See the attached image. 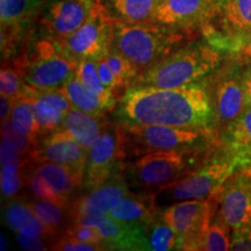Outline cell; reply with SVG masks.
Segmentation results:
<instances>
[{
    "mask_svg": "<svg viewBox=\"0 0 251 251\" xmlns=\"http://www.w3.org/2000/svg\"><path fill=\"white\" fill-rule=\"evenodd\" d=\"M114 120L124 125H159L208 131L218 128L206 78L177 89L128 87L118 100Z\"/></svg>",
    "mask_w": 251,
    "mask_h": 251,
    "instance_id": "obj_1",
    "label": "cell"
},
{
    "mask_svg": "<svg viewBox=\"0 0 251 251\" xmlns=\"http://www.w3.org/2000/svg\"><path fill=\"white\" fill-rule=\"evenodd\" d=\"M194 31L152 23L126 24L114 21L112 49L125 56L139 76L192 40Z\"/></svg>",
    "mask_w": 251,
    "mask_h": 251,
    "instance_id": "obj_2",
    "label": "cell"
},
{
    "mask_svg": "<svg viewBox=\"0 0 251 251\" xmlns=\"http://www.w3.org/2000/svg\"><path fill=\"white\" fill-rule=\"evenodd\" d=\"M225 54L206 39L191 40L137 77L133 85L177 89L205 79L224 64ZM131 85V86H133Z\"/></svg>",
    "mask_w": 251,
    "mask_h": 251,
    "instance_id": "obj_3",
    "label": "cell"
},
{
    "mask_svg": "<svg viewBox=\"0 0 251 251\" xmlns=\"http://www.w3.org/2000/svg\"><path fill=\"white\" fill-rule=\"evenodd\" d=\"M214 144L146 153L125 164L126 179L133 192L153 194L199 168L214 152Z\"/></svg>",
    "mask_w": 251,
    "mask_h": 251,
    "instance_id": "obj_4",
    "label": "cell"
},
{
    "mask_svg": "<svg viewBox=\"0 0 251 251\" xmlns=\"http://www.w3.org/2000/svg\"><path fill=\"white\" fill-rule=\"evenodd\" d=\"M247 170L240 158L220 144L199 168L153 193V200L156 206L162 209L171 203L185 200L208 199L219 193L229 178L237 172Z\"/></svg>",
    "mask_w": 251,
    "mask_h": 251,
    "instance_id": "obj_5",
    "label": "cell"
},
{
    "mask_svg": "<svg viewBox=\"0 0 251 251\" xmlns=\"http://www.w3.org/2000/svg\"><path fill=\"white\" fill-rule=\"evenodd\" d=\"M13 62L23 71L27 85L39 91L62 89L76 75L78 67L76 59L50 36L36 40Z\"/></svg>",
    "mask_w": 251,
    "mask_h": 251,
    "instance_id": "obj_6",
    "label": "cell"
},
{
    "mask_svg": "<svg viewBox=\"0 0 251 251\" xmlns=\"http://www.w3.org/2000/svg\"><path fill=\"white\" fill-rule=\"evenodd\" d=\"M200 31L224 54L247 52L251 48V0H215Z\"/></svg>",
    "mask_w": 251,
    "mask_h": 251,
    "instance_id": "obj_7",
    "label": "cell"
},
{
    "mask_svg": "<svg viewBox=\"0 0 251 251\" xmlns=\"http://www.w3.org/2000/svg\"><path fill=\"white\" fill-rule=\"evenodd\" d=\"M120 126L127 158L140 157L156 151L214 144L212 140L214 131L159 125L120 124Z\"/></svg>",
    "mask_w": 251,
    "mask_h": 251,
    "instance_id": "obj_8",
    "label": "cell"
},
{
    "mask_svg": "<svg viewBox=\"0 0 251 251\" xmlns=\"http://www.w3.org/2000/svg\"><path fill=\"white\" fill-rule=\"evenodd\" d=\"M126 159L121 126L115 121L107 122L99 139L89 149L83 184L85 191L98 187L124 171Z\"/></svg>",
    "mask_w": 251,
    "mask_h": 251,
    "instance_id": "obj_9",
    "label": "cell"
},
{
    "mask_svg": "<svg viewBox=\"0 0 251 251\" xmlns=\"http://www.w3.org/2000/svg\"><path fill=\"white\" fill-rule=\"evenodd\" d=\"M218 127L225 128L247 108L242 83V63H225L206 77Z\"/></svg>",
    "mask_w": 251,
    "mask_h": 251,
    "instance_id": "obj_10",
    "label": "cell"
},
{
    "mask_svg": "<svg viewBox=\"0 0 251 251\" xmlns=\"http://www.w3.org/2000/svg\"><path fill=\"white\" fill-rule=\"evenodd\" d=\"M113 27L114 20L106 11L101 0H98L85 24L58 43L77 62L85 58L96 59L111 49Z\"/></svg>",
    "mask_w": 251,
    "mask_h": 251,
    "instance_id": "obj_11",
    "label": "cell"
},
{
    "mask_svg": "<svg viewBox=\"0 0 251 251\" xmlns=\"http://www.w3.org/2000/svg\"><path fill=\"white\" fill-rule=\"evenodd\" d=\"M218 194L203 200H185L161 209L163 220L180 238L179 250H194V246L214 219Z\"/></svg>",
    "mask_w": 251,
    "mask_h": 251,
    "instance_id": "obj_12",
    "label": "cell"
},
{
    "mask_svg": "<svg viewBox=\"0 0 251 251\" xmlns=\"http://www.w3.org/2000/svg\"><path fill=\"white\" fill-rule=\"evenodd\" d=\"M214 218L231 230L251 224V170L237 172L226 181L218 193Z\"/></svg>",
    "mask_w": 251,
    "mask_h": 251,
    "instance_id": "obj_13",
    "label": "cell"
},
{
    "mask_svg": "<svg viewBox=\"0 0 251 251\" xmlns=\"http://www.w3.org/2000/svg\"><path fill=\"white\" fill-rule=\"evenodd\" d=\"M72 224L92 226L98 229L102 236L105 250H151L149 226L122 222L109 215L83 216Z\"/></svg>",
    "mask_w": 251,
    "mask_h": 251,
    "instance_id": "obj_14",
    "label": "cell"
},
{
    "mask_svg": "<svg viewBox=\"0 0 251 251\" xmlns=\"http://www.w3.org/2000/svg\"><path fill=\"white\" fill-rule=\"evenodd\" d=\"M45 2L46 0H0L2 61L14 55L25 31L40 17Z\"/></svg>",
    "mask_w": 251,
    "mask_h": 251,
    "instance_id": "obj_15",
    "label": "cell"
},
{
    "mask_svg": "<svg viewBox=\"0 0 251 251\" xmlns=\"http://www.w3.org/2000/svg\"><path fill=\"white\" fill-rule=\"evenodd\" d=\"M94 5L80 0H46L40 14V24L47 36L63 41L85 24Z\"/></svg>",
    "mask_w": 251,
    "mask_h": 251,
    "instance_id": "obj_16",
    "label": "cell"
},
{
    "mask_svg": "<svg viewBox=\"0 0 251 251\" xmlns=\"http://www.w3.org/2000/svg\"><path fill=\"white\" fill-rule=\"evenodd\" d=\"M130 191L125 172H119L70 203V224L83 216L107 215Z\"/></svg>",
    "mask_w": 251,
    "mask_h": 251,
    "instance_id": "obj_17",
    "label": "cell"
},
{
    "mask_svg": "<svg viewBox=\"0 0 251 251\" xmlns=\"http://www.w3.org/2000/svg\"><path fill=\"white\" fill-rule=\"evenodd\" d=\"M215 0H161L151 23L178 29H201Z\"/></svg>",
    "mask_w": 251,
    "mask_h": 251,
    "instance_id": "obj_18",
    "label": "cell"
},
{
    "mask_svg": "<svg viewBox=\"0 0 251 251\" xmlns=\"http://www.w3.org/2000/svg\"><path fill=\"white\" fill-rule=\"evenodd\" d=\"M87 155L89 150L81 147L64 128H59L41 137L34 163L55 162L85 172Z\"/></svg>",
    "mask_w": 251,
    "mask_h": 251,
    "instance_id": "obj_19",
    "label": "cell"
},
{
    "mask_svg": "<svg viewBox=\"0 0 251 251\" xmlns=\"http://www.w3.org/2000/svg\"><path fill=\"white\" fill-rule=\"evenodd\" d=\"M5 222L12 230L25 236L56 240L58 236L52 233L33 212L29 202L13 198L9 199L5 207Z\"/></svg>",
    "mask_w": 251,
    "mask_h": 251,
    "instance_id": "obj_20",
    "label": "cell"
},
{
    "mask_svg": "<svg viewBox=\"0 0 251 251\" xmlns=\"http://www.w3.org/2000/svg\"><path fill=\"white\" fill-rule=\"evenodd\" d=\"M33 168L42 176L57 194L59 201L70 205V199L84 184V172L55 162L33 163Z\"/></svg>",
    "mask_w": 251,
    "mask_h": 251,
    "instance_id": "obj_21",
    "label": "cell"
},
{
    "mask_svg": "<svg viewBox=\"0 0 251 251\" xmlns=\"http://www.w3.org/2000/svg\"><path fill=\"white\" fill-rule=\"evenodd\" d=\"M220 144L240 158L251 170V108L247 107L236 119L221 129Z\"/></svg>",
    "mask_w": 251,
    "mask_h": 251,
    "instance_id": "obj_22",
    "label": "cell"
},
{
    "mask_svg": "<svg viewBox=\"0 0 251 251\" xmlns=\"http://www.w3.org/2000/svg\"><path fill=\"white\" fill-rule=\"evenodd\" d=\"M159 212L161 209L156 206L153 194L130 191L107 215L122 222L150 226Z\"/></svg>",
    "mask_w": 251,
    "mask_h": 251,
    "instance_id": "obj_23",
    "label": "cell"
},
{
    "mask_svg": "<svg viewBox=\"0 0 251 251\" xmlns=\"http://www.w3.org/2000/svg\"><path fill=\"white\" fill-rule=\"evenodd\" d=\"M107 122L106 118L96 117L72 107L65 114L62 128H64L81 147L89 150L99 139Z\"/></svg>",
    "mask_w": 251,
    "mask_h": 251,
    "instance_id": "obj_24",
    "label": "cell"
},
{
    "mask_svg": "<svg viewBox=\"0 0 251 251\" xmlns=\"http://www.w3.org/2000/svg\"><path fill=\"white\" fill-rule=\"evenodd\" d=\"M161 0H106V11L114 21L126 24L151 23Z\"/></svg>",
    "mask_w": 251,
    "mask_h": 251,
    "instance_id": "obj_25",
    "label": "cell"
},
{
    "mask_svg": "<svg viewBox=\"0 0 251 251\" xmlns=\"http://www.w3.org/2000/svg\"><path fill=\"white\" fill-rule=\"evenodd\" d=\"M76 74L81 83L100 99L106 112H114L117 107L118 98L100 79L96 59L85 58L78 62Z\"/></svg>",
    "mask_w": 251,
    "mask_h": 251,
    "instance_id": "obj_26",
    "label": "cell"
},
{
    "mask_svg": "<svg viewBox=\"0 0 251 251\" xmlns=\"http://www.w3.org/2000/svg\"><path fill=\"white\" fill-rule=\"evenodd\" d=\"M29 202V206L37 218L57 236L63 234L62 228H67L70 225V205L55 200L35 199Z\"/></svg>",
    "mask_w": 251,
    "mask_h": 251,
    "instance_id": "obj_27",
    "label": "cell"
},
{
    "mask_svg": "<svg viewBox=\"0 0 251 251\" xmlns=\"http://www.w3.org/2000/svg\"><path fill=\"white\" fill-rule=\"evenodd\" d=\"M62 90L67 94L72 107L90 113V114L96 115V117L106 118L107 112L103 108L100 99L81 83V80L77 76V74L75 76H72L64 84Z\"/></svg>",
    "mask_w": 251,
    "mask_h": 251,
    "instance_id": "obj_28",
    "label": "cell"
},
{
    "mask_svg": "<svg viewBox=\"0 0 251 251\" xmlns=\"http://www.w3.org/2000/svg\"><path fill=\"white\" fill-rule=\"evenodd\" d=\"M25 91L29 96L31 103H33L34 113H35L36 121L40 127L41 137L62 128L63 122H64L65 113H63L61 109L55 107L51 103L37 98L35 93H34L33 87L27 85Z\"/></svg>",
    "mask_w": 251,
    "mask_h": 251,
    "instance_id": "obj_29",
    "label": "cell"
},
{
    "mask_svg": "<svg viewBox=\"0 0 251 251\" xmlns=\"http://www.w3.org/2000/svg\"><path fill=\"white\" fill-rule=\"evenodd\" d=\"M11 121L20 133L41 139L40 127L36 121L35 113H34L33 103L26 91H24L20 97L14 99Z\"/></svg>",
    "mask_w": 251,
    "mask_h": 251,
    "instance_id": "obj_30",
    "label": "cell"
},
{
    "mask_svg": "<svg viewBox=\"0 0 251 251\" xmlns=\"http://www.w3.org/2000/svg\"><path fill=\"white\" fill-rule=\"evenodd\" d=\"M231 230L225 222L214 218L211 225L198 238L194 250L226 251L230 250Z\"/></svg>",
    "mask_w": 251,
    "mask_h": 251,
    "instance_id": "obj_31",
    "label": "cell"
},
{
    "mask_svg": "<svg viewBox=\"0 0 251 251\" xmlns=\"http://www.w3.org/2000/svg\"><path fill=\"white\" fill-rule=\"evenodd\" d=\"M149 242L153 251L179 250L180 238L178 234L159 215L149 226Z\"/></svg>",
    "mask_w": 251,
    "mask_h": 251,
    "instance_id": "obj_32",
    "label": "cell"
},
{
    "mask_svg": "<svg viewBox=\"0 0 251 251\" xmlns=\"http://www.w3.org/2000/svg\"><path fill=\"white\" fill-rule=\"evenodd\" d=\"M27 84L23 71L13 61H2L0 71V93L1 97L17 99L24 93Z\"/></svg>",
    "mask_w": 251,
    "mask_h": 251,
    "instance_id": "obj_33",
    "label": "cell"
},
{
    "mask_svg": "<svg viewBox=\"0 0 251 251\" xmlns=\"http://www.w3.org/2000/svg\"><path fill=\"white\" fill-rule=\"evenodd\" d=\"M106 59H107L109 68L117 78L119 86L122 93L126 92L128 87H130L139 77V71L125 56L119 54L114 49H109L106 51ZM124 96V94H122ZM121 96V97H122Z\"/></svg>",
    "mask_w": 251,
    "mask_h": 251,
    "instance_id": "obj_34",
    "label": "cell"
},
{
    "mask_svg": "<svg viewBox=\"0 0 251 251\" xmlns=\"http://www.w3.org/2000/svg\"><path fill=\"white\" fill-rule=\"evenodd\" d=\"M1 139L11 141V142L17 147V149L21 155L26 157L27 159H29L31 163H34L40 139H36V137L33 136H28L26 134L20 133V131L14 127L11 119H8V120H6L1 124Z\"/></svg>",
    "mask_w": 251,
    "mask_h": 251,
    "instance_id": "obj_35",
    "label": "cell"
},
{
    "mask_svg": "<svg viewBox=\"0 0 251 251\" xmlns=\"http://www.w3.org/2000/svg\"><path fill=\"white\" fill-rule=\"evenodd\" d=\"M26 169L17 166L1 165V193L6 199H13L24 185V172Z\"/></svg>",
    "mask_w": 251,
    "mask_h": 251,
    "instance_id": "obj_36",
    "label": "cell"
},
{
    "mask_svg": "<svg viewBox=\"0 0 251 251\" xmlns=\"http://www.w3.org/2000/svg\"><path fill=\"white\" fill-rule=\"evenodd\" d=\"M27 186L29 188V192L33 194V197L35 199H46L59 201L57 194L55 193V191L48 184V181L34 168L27 175Z\"/></svg>",
    "mask_w": 251,
    "mask_h": 251,
    "instance_id": "obj_37",
    "label": "cell"
},
{
    "mask_svg": "<svg viewBox=\"0 0 251 251\" xmlns=\"http://www.w3.org/2000/svg\"><path fill=\"white\" fill-rule=\"evenodd\" d=\"M65 234L71 235V236L78 238V240L84 241V242L93 244V246L101 248L102 250H105L103 248V240L100 231L96 227L92 226H83V225H77V224H71L69 225L67 230L64 231Z\"/></svg>",
    "mask_w": 251,
    "mask_h": 251,
    "instance_id": "obj_38",
    "label": "cell"
},
{
    "mask_svg": "<svg viewBox=\"0 0 251 251\" xmlns=\"http://www.w3.org/2000/svg\"><path fill=\"white\" fill-rule=\"evenodd\" d=\"M50 249L56 251H97L102 250L101 248L86 243L84 241L63 233L56 238L55 242L50 244Z\"/></svg>",
    "mask_w": 251,
    "mask_h": 251,
    "instance_id": "obj_39",
    "label": "cell"
},
{
    "mask_svg": "<svg viewBox=\"0 0 251 251\" xmlns=\"http://www.w3.org/2000/svg\"><path fill=\"white\" fill-rule=\"evenodd\" d=\"M105 54H102L101 56H99L98 58H96L98 74L100 76V79L102 80V83L105 84V85L107 86L113 93H114V96L117 97V98H119V97H120V92H121L120 86H119L118 80H117V78H115L114 74H113L112 69L109 68L108 62H107V59H106Z\"/></svg>",
    "mask_w": 251,
    "mask_h": 251,
    "instance_id": "obj_40",
    "label": "cell"
},
{
    "mask_svg": "<svg viewBox=\"0 0 251 251\" xmlns=\"http://www.w3.org/2000/svg\"><path fill=\"white\" fill-rule=\"evenodd\" d=\"M230 250L251 251V224L231 231Z\"/></svg>",
    "mask_w": 251,
    "mask_h": 251,
    "instance_id": "obj_41",
    "label": "cell"
},
{
    "mask_svg": "<svg viewBox=\"0 0 251 251\" xmlns=\"http://www.w3.org/2000/svg\"><path fill=\"white\" fill-rule=\"evenodd\" d=\"M17 240L21 249L28 251H45L48 250V243L47 240L37 237L25 236L23 234H17Z\"/></svg>",
    "mask_w": 251,
    "mask_h": 251,
    "instance_id": "obj_42",
    "label": "cell"
},
{
    "mask_svg": "<svg viewBox=\"0 0 251 251\" xmlns=\"http://www.w3.org/2000/svg\"><path fill=\"white\" fill-rule=\"evenodd\" d=\"M242 83L247 107L251 108V61L242 63Z\"/></svg>",
    "mask_w": 251,
    "mask_h": 251,
    "instance_id": "obj_43",
    "label": "cell"
},
{
    "mask_svg": "<svg viewBox=\"0 0 251 251\" xmlns=\"http://www.w3.org/2000/svg\"><path fill=\"white\" fill-rule=\"evenodd\" d=\"M13 105L14 99L7 98V97H1V99H0V119H1V124L8 120V119H11Z\"/></svg>",
    "mask_w": 251,
    "mask_h": 251,
    "instance_id": "obj_44",
    "label": "cell"
},
{
    "mask_svg": "<svg viewBox=\"0 0 251 251\" xmlns=\"http://www.w3.org/2000/svg\"><path fill=\"white\" fill-rule=\"evenodd\" d=\"M0 240H1V250L4 251V250H7V242H6V238L4 237V235H0Z\"/></svg>",
    "mask_w": 251,
    "mask_h": 251,
    "instance_id": "obj_45",
    "label": "cell"
},
{
    "mask_svg": "<svg viewBox=\"0 0 251 251\" xmlns=\"http://www.w3.org/2000/svg\"><path fill=\"white\" fill-rule=\"evenodd\" d=\"M80 1H84V2H89V4H96L98 0H80Z\"/></svg>",
    "mask_w": 251,
    "mask_h": 251,
    "instance_id": "obj_46",
    "label": "cell"
},
{
    "mask_svg": "<svg viewBox=\"0 0 251 251\" xmlns=\"http://www.w3.org/2000/svg\"><path fill=\"white\" fill-rule=\"evenodd\" d=\"M247 54H250V55H251V48H250L249 50H248V51H247Z\"/></svg>",
    "mask_w": 251,
    "mask_h": 251,
    "instance_id": "obj_47",
    "label": "cell"
}]
</instances>
